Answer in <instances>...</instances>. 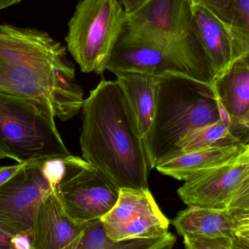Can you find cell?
<instances>
[{"label":"cell","mask_w":249,"mask_h":249,"mask_svg":"<svg viewBox=\"0 0 249 249\" xmlns=\"http://www.w3.org/2000/svg\"><path fill=\"white\" fill-rule=\"evenodd\" d=\"M107 70L115 75L135 73L156 77L177 75L190 78L184 67L174 56L156 44L125 31L115 47Z\"/></svg>","instance_id":"12"},{"label":"cell","mask_w":249,"mask_h":249,"mask_svg":"<svg viewBox=\"0 0 249 249\" xmlns=\"http://www.w3.org/2000/svg\"><path fill=\"white\" fill-rule=\"evenodd\" d=\"M190 1L192 5L205 9L224 24L233 28L235 0H190Z\"/></svg>","instance_id":"19"},{"label":"cell","mask_w":249,"mask_h":249,"mask_svg":"<svg viewBox=\"0 0 249 249\" xmlns=\"http://www.w3.org/2000/svg\"><path fill=\"white\" fill-rule=\"evenodd\" d=\"M13 249H32V238L27 235L18 234L12 238Z\"/></svg>","instance_id":"26"},{"label":"cell","mask_w":249,"mask_h":249,"mask_svg":"<svg viewBox=\"0 0 249 249\" xmlns=\"http://www.w3.org/2000/svg\"><path fill=\"white\" fill-rule=\"evenodd\" d=\"M0 94L40 107L61 121L83 108V89L67 48L33 28L0 24Z\"/></svg>","instance_id":"1"},{"label":"cell","mask_w":249,"mask_h":249,"mask_svg":"<svg viewBox=\"0 0 249 249\" xmlns=\"http://www.w3.org/2000/svg\"><path fill=\"white\" fill-rule=\"evenodd\" d=\"M126 13H130L139 7L145 0H120Z\"/></svg>","instance_id":"28"},{"label":"cell","mask_w":249,"mask_h":249,"mask_svg":"<svg viewBox=\"0 0 249 249\" xmlns=\"http://www.w3.org/2000/svg\"><path fill=\"white\" fill-rule=\"evenodd\" d=\"M23 0H0V10L18 4Z\"/></svg>","instance_id":"30"},{"label":"cell","mask_w":249,"mask_h":249,"mask_svg":"<svg viewBox=\"0 0 249 249\" xmlns=\"http://www.w3.org/2000/svg\"><path fill=\"white\" fill-rule=\"evenodd\" d=\"M83 228L84 223H77L67 214L53 190L36 211L32 249H75Z\"/></svg>","instance_id":"14"},{"label":"cell","mask_w":249,"mask_h":249,"mask_svg":"<svg viewBox=\"0 0 249 249\" xmlns=\"http://www.w3.org/2000/svg\"><path fill=\"white\" fill-rule=\"evenodd\" d=\"M124 31L163 48L190 79L212 89L213 76L195 31L190 0H145L127 13Z\"/></svg>","instance_id":"4"},{"label":"cell","mask_w":249,"mask_h":249,"mask_svg":"<svg viewBox=\"0 0 249 249\" xmlns=\"http://www.w3.org/2000/svg\"><path fill=\"white\" fill-rule=\"evenodd\" d=\"M187 249H234L235 222L228 211L188 206L172 221Z\"/></svg>","instance_id":"11"},{"label":"cell","mask_w":249,"mask_h":249,"mask_svg":"<svg viewBox=\"0 0 249 249\" xmlns=\"http://www.w3.org/2000/svg\"><path fill=\"white\" fill-rule=\"evenodd\" d=\"M232 120L231 129L249 110V63L239 60L212 87Z\"/></svg>","instance_id":"17"},{"label":"cell","mask_w":249,"mask_h":249,"mask_svg":"<svg viewBox=\"0 0 249 249\" xmlns=\"http://www.w3.org/2000/svg\"><path fill=\"white\" fill-rule=\"evenodd\" d=\"M0 150L18 163L42 162L71 155L53 115L32 102L1 94Z\"/></svg>","instance_id":"5"},{"label":"cell","mask_w":249,"mask_h":249,"mask_svg":"<svg viewBox=\"0 0 249 249\" xmlns=\"http://www.w3.org/2000/svg\"><path fill=\"white\" fill-rule=\"evenodd\" d=\"M82 109L84 159L120 189H149L150 168L143 139L118 80H101Z\"/></svg>","instance_id":"2"},{"label":"cell","mask_w":249,"mask_h":249,"mask_svg":"<svg viewBox=\"0 0 249 249\" xmlns=\"http://www.w3.org/2000/svg\"><path fill=\"white\" fill-rule=\"evenodd\" d=\"M231 131L234 135L236 136L241 140L244 135H246V138L248 137L249 135V110L246 115L231 129Z\"/></svg>","instance_id":"24"},{"label":"cell","mask_w":249,"mask_h":249,"mask_svg":"<svg viewBox=\"0 0 249 249\" xmlns=\"http://www.w3.org/2000/svg\"><path fill=\"white\" fill-rule=\"evenodd\" d=\"M238 141L242 140L234 135L222 121L219 120L212 124L198 127L186 134L178 142V153L177 155L206 149L215 145Z\"/></svg>","instance_id":"18"},{"label":"cell","mask_w":249,"mask_h":249,"mask_svg":"<svg viewBox=\"0 0 249 249\" xmlns=\"http://www.w3.org/2000/svg\"><path fill=\"white\" fill-rule=\"evenodd\" d=\"M219 120L210 88L184 76L158 77L153 121L143 139L150 170L176 156L178 142L186 134Z\"/></svg>","instance_id":"3"},{"label":"cell","mask_w":249,"mask_h":249,"mask_svg":"<svg viewBox=\"0 0 249 249\" xmlns=\"http://www.w3.org/2000/svg\"><path fill=\"white\" fill-rule=\"evenodd\" d=\"M231 214L233 216L234 219H236V220L249 221V211L236 212V213H231Z\"/></svg>","instance_id":"29"},{"label":"cell","mask_w":249,"mask_h":249,"mask_svg":"<svg viewBox=\"0 0 249 249\" xmlns=\"http://www.w3.org/2000/svg\"><path fill=\"white\" fill-rule=\"evenodd\" d=\"M193 10L195 31L207 58L214 84L237 61L247 58V51L233 28L224 24L199 6H193Z\"/></svg>","instance_id":"13"},{"label":"cell","mask_w":249,"mask_h":249,"mask_svg":"<svg viewBox=\"0 0 249 249\" xmlns=\"http://www.w3.org/2000/svg\"><path fill=\"white\" fill-rule=\"evenodd\" d=\"M115 76L144 139L153 121L158 77L135 73H119Z\"/></svg>","instance_id":"16"},{"label":"cell","mask_w":249,"mask_h":249,"mask_svg":"<svg viewBox=\"0 0 249 249\" xmlns=\"http://www.w3.org/2000/svg\"><path fill=\"white\" fill-rule=\"evenodd\" d=\"M245 150L246 145L242 141L229 142L178 153L155 168L163 175L184 181L200 171L238 160Z\"/></svg>","instance_id":"15"},{"label":"cell","mask_w":249,"mask_h":249,"mask_svg":"<svg viewBox=\"0 0 249 249\" xmlns=\"http://www.w3.org/2000/svg\"><path fill=\"white\" fill-rule=\"evenodd\" d=\"M13 236L0 229V249H13Z\"/></svg>","instance_id":"27"},{"label":"cell","mask_w":249,"mask_h":249,"mask_svg":"<svg viewBox=\"0 0 249 249\" xmlns=\"http://www.w3.org/2000/svg\"><path fill=\"white\" fill-rule=\"evenodd\" d=\"M249 211V164L238 187L232 194V199L228 207L231 213Z\"/></svg>","instance_id":"21"},{"label":"cell","mask_w":249,"mask_h":249,"mask_svg":"<svg viewBox=\"0 0 249 249\" xmlns=\"http://www.w3.org/2000/svg\"><path fill=\"white\" fill-rule=\"evenodd\" d=\"M41 162H31L0 184V229L14 236H33L36 211L53 190L41 171Z\"/></svg>","instance_id":"8"},{"label":"cell","mask_w":249,"mask_h":249,"mask_svg":"<svg viewBox=\"0 0 249 249\" xmlns=\"http://www.w3.org/2000/svg\"><path fill=\"white\" fill-rule=\"evenodd\" d=\"M64 161V176L54 190L66 213L80 224L102 219L116 204L121 189L86 159L71 154Z\"/></svg>","instance_id":"7"},{"label":"cell","mask_w":249,"mask_h":249,"mask_svg":"<svg viewBox=\"0 0 249 249\" xmlns=\"http://www.w3.org/2000/svg\"><path fill=\"white\" fill-rule=\"evenodd\" d=\"M7 155H6L4 152H2L1 150H0V159H7Z\"/></svg>","instance_id":"32"},{"label":"cell","mask_w":249,"mask_h":249,"mask_svg":"<svg viewBox=\"0 0 249 249\" xmlns=\"http://www.w3.org/2000/svg\"><path fill=\"white\" fill-rule=\"evenodd\" d=\"M249 164L243 153L238 160L195 174L184 181L177 193L187 206L228 211L232 194Z\"/></svg>","instance_id":"10"},{"label":"cell","mask_w":249,"mask_h":249,"mask_svg":"<svg viewBox=\"0 0 249 249\" xmlns=\"http://www.w3.org/2000/svg\"><path fill=\"white\" fill-rule=\"evenodd\" d=\"M102 221L107 235L115 241L162 236L170 224L149 189H121L116 204Z\"/></svg>","instance_id":"9"},{"label":"cell","mask_w":249,"mask_h":249,"mask_svg":"<svg viewBox=\"0 0 249 249\" xmlns=\"http://www.w3.org/2000/svg\"><path fill=\"white\" fill-rule=\"evenodd\" d=\"M126 20L119 0H81L77 4L65 40L81 72L103 76Z\"/></svg>","instance_id":"6"},{"label":"cell","mask_w":249,"mask_h":249,"mask_svg":"<svg viewBox=\"0 0 249 249\" xmlns=\"http://www.w3.org/2000/svg\"><path fill=\"white\" fill-rule=\"evenodd\" d=\"M246 150L244 152V153H245L246 156H248L249 158V140L246 143Z\"/></svg>","instance_id":"31"},{"label":"cell","mask_w":249,"mask_h":249,"mask_svg":"<svg viewBox=\"0 0 249 249\" xmlns=\"http://www.w3.org/2000/svg\"><path fill=\"white\" fill-rule=\"evenodd\" d=\"M249 140V135L248 136V137H247V138L245 139V140H244V143H247V142H248Z\"/></svg>","instance_id":"33"},{"label":"cell","mask_w":249,"mask_h":249,"mask_svg":"<svg viewBox=\"0 0 249 249\" xmlns=\"http://www.w3.org/2000/svg\"><path fill=\"white\" fill-rule=\"evenodd\" d=\"M235 240L234 249H249V221L235 219Z\"/></svg>","instance_id":"23"},{"label":"cell","mask_w":249,"mask_h":249,"mask_svg":"<svg viewBox=\"0 0 249 249\" xmlns=\"http://www.w3.org/2000/svg\"><path fill=\"white\" fill-rule=\"evenodd\" d=\"M41 171L53 190L62 179L65 171L64 158L47 159L39 165Z\"/></svg>","instance_id":"22"},{"label":"cell","mask_w":249,"mask_h":249,"mask_svg":"<svg viewBox=\"0 0 249 249\" xmlns=\"http://www.w3.org/2000/svg\"><path fill=\"white\" fill-rule=\"evenodd\" d=\"M234 30L245 48L249 63V0H235Z\"/></svg>","instance_id":"20"},{"label":"cell","mask_w":249,"mask_h":249,"mask_svg":"<svg viewBox=\"0 0 249 249\" xmlns=\"http://www.w3.org/2000/svg\"><path fill=\"white\" fill-rule=\"evenodd\" d=\"M29 163H18L10 166L0 167V184L8 180L10 177L17 173Z\"/></svg>","instance_id":"25"}]
</instances>
